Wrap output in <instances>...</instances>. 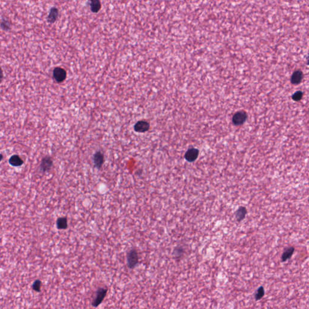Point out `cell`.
Returning a JSON list of instances; mask_svg holds the SVG:
<instances>
[{"label":"cell","mask_w":309,"mask_h":309,"mask_svg":"<svg viewBox=\"0 0 309 309\" xmlns=\"http://www.w3.org/2000/svg\"><path fill=\"white\" fill-rule=\"evenodd\" d=\"M248 114L245 110H240L234 114L232 117V123L236 126H240L245 123L247 120Z\"/></svg>","instance_id":"6da1fadb"},{"label":"cell","mask_w":309,"mask_h":309,"mask_svg":"<svg viewBox=\"0 0 309 309\" xmlns=\"http://www.w3.org/2000/svg\"><path fill=\"white\" fill-rule=\"evenodd\" d=\"M128 265L130 268H133L138 263V255L135 249H131L127 255Z\"/></svg>","instance_id":"7a4b0ae2"},{"label":"cell","mask_w":309,"mask_h":309,"mask_svg":"<svg viewBox=\"0 0 309 309\" xmlns=\"http://www.w3.org/2000/svg\"><path fill=\"white\" fill-rule=\"evenodd\" d=\"M53 77L58 83L63 82L66 79L67 72L62 68L56 67L53 70Z\"/></svg>","instance_id":"3957f363"},{"label":"cell","mask_w":309,"mask_h":309,"mask_svg":"<svg viewBox=\"0 0 309 309\" xmlns=\"http://www.w3.org/2000/svg\"><path fill=\"white\" fill-rule=\"evenodd\" d=\"M92 161L95 167H96L97 169H100L102 167L105 161L103 153L100 151L96 152L93 156Z\"/></svg>","instance_id":"277c9868"},{"label":"cell","mask_w":309,"mask_h":309,"mask_svg":"<svg viewBox=\"0 0 309 309\" xmlns=\"http://www.w3.org/2000/svg\"><path fill=\"white\" fill-rule=\"evenodd\" d=\"M53 160L49 156H46L44 157L40 162V170L42 172L49 171L53 166Z\"/></svg>","instance_id":"5b68a950"},{"label":"cell","mask_w":309,"mask_h":309,"mask_svg":"<svg viewBox=\"0 0 309 309\" xmlns=\"http://www.w3.org/2000/svg\"><path fill=\"white\" fill-rule=\"evenodd\" d=\"M149 123L145 120H140L134 126V130L138 133L146 132L149 130Z\"/></svg>","instance_id":"8992f818"},{"label":"cell","mask_w":309,"mask_h":309,"mask_svg":"<svg viewBox=\"0 0 309 309\" xmlns=\"http://www.w3.org/2000/svg\"><path fill=\"white\" fill-rule=\"evenodd\" d=\"M199 151L196 148H190L188 150L184 155L185 159L189 162H194L199 156Z\"/></svg>","instance_id":"52a82bcc"},{"label":"cell","mask_w":309,"mask_h":309,"mask_svg":"<svg viewBox=\"0 0 309 309\" xmlns=\"http://www.w3.org/2000/svg\"><path fill=\"white\" fill-rule=\"evenodd\" d=\"M106 292H107L106 289L100 288L99 289L97 292V294L94 298V300L92 302V306L94 307H97L105 297Z\"/></svg>","instance_id":"ba28073f"},{"label":"cell","mask_w":309,"mask_h":309,"mask_svg":"<svg viewBox=\"0 0 309 309\" xmlns=\"http://www.w3.org/2000/svg\"><path fill=\"white\" fill-rule=\"evenodd\" d=\"M304 78V74L302 71L298 70L295 71L290 77V83L293 85H298Z\"/></svg>","instance_id":"9c48e42d"},{"label":"cell","mask_w":309,"mask_h":309,"mask_svg":"<svg viewBox=\"0 0 309 309\" xmlns=\"http://www.w3.org/2000/svg\"><path fill=\"white\" fill-rule=\"evenodd\" d=\"M9 162L12 166L13 167H20L22 166L24 163L23 160L21 158L20 156L17 155H12L9 160Z\"/></svg>","instance_id":"30bf717a"},{"label":"cell","mask_w":309,"mask_h":309,"mask_svg":"<svg viewBox=\"0 0 309 309\" xmlns=\"http://www.w3.org/2000/svg\"><path fill=\"white\" fill-rule=\"evenodd\" d=\"M247 209L244 207H240L235 213V217L238 222H241L245 218Z\"/></svg>","instance_id":"8fae6325"},{"label":"cell","mask_w":309,"mask_h":309,"mask_svg":"<svg viewBox=\"0 0 309 309\" xmlns=\"http://www.w3.org/2000/svg\"><path fill=\"white\" fill-rule=\"evenodd\" d=\"M59 10L56 7H52L50 10L47 17V21L50 23H54L58 17Z\"/></svg>","instance_id":"7c38bea8"},{"label":"cell","mask_w":309,"mask_h":309,"mask_svg":"<svg viewBox=\"0 0 309 309\" xmlns=\"http://www.w3.org/2000/svg\"><path fill=\"white\" fill-rule=\"evenodd\" d=\"M56 227L58 229H66L68 227L67 219L64 217L58 218L56 220Z\"/></svg>","instance_id":"4fadbf2b"},{"label":"cell","mask_w":309,"mask_h":309,"mask_svg":"<svg viewBox=\"0 0 309 309\" xmlns=\"http://www.w3.org/2000/svg\"><path fill=\"white\" fill-rule=\"evenodd\" d=\"M294 251H295V248L293 247H289V248H286L284 252L283 253V255L281 257L282 261H285L289 259L292 257V255H293Z\"/></svg>","instance_id":"5bb4252c"},{"label":"cell","mask_w":309,"mask_h":309,"mask_svg":"<svg viewBox=\"0 0 309 309\" xmlns=\"http://www.w3.org/2000/svg\"><path fill=\"white\" fill-rule=\"evenodd\" d=\"M101 7V4L99 0H92L90 2V9L94 13H97L99 12Z\"/></svg>","instance_id":"9a60e30c"},{"label":"cell","mask_w":309,"mask_h":309,"mask_svg":"<svg viewBox=\"0 0 309 309\" xmlns=\"http://www.w3.org/2000/svg\"><path fill=\"white\" fill-rule=\"evenodd\" d=\"M303 92L301 91H297L292 96V99L293 101H298L302 99Z\"/></svg>","instance_id":"2e32d148"},{"label":"cell","mask_w":309,"mask_h":309,"mask_svg":"<svg viewBox=\"0 0 309 309\" xmlns=\"http://www.w3.org/2000/svg\"><path fill=\"white\" fill-rule=\"evenodd\" d=\"M265 295V290H264V288L263 287H260L259 289L257 290V292L255 293V298L256 300H259V299H261V298H263V297Z\"/></svg>","instance_id":"e0dca14e"},{"label":"cell","mask_w":309,"mask_h":309,"mask_svg":"<svg viewBox=\"0 0 309 309\" xmlns=\"http://www.w3.org/2000/svg\"><path fill=\"white\" fill-rule=\"evenodd\" d=\"M40 288H41V283H40V281L36 280V281H35V283H33V289L36 291H40Z\"/></svg>","instance_id":"ac0fdd59"},{"label":"cell","mask_w":309,"mask_h":309,"mask_svg":"<svg viewBox=\"0 0 309 309\" xmlns=\"http://www.w3.org/2000/svg\"><path fill=\"white\" fill-rule=\"evenodd\" d=\"M306 61H307V65H309V53L307 54V56H306Z\"/></svg>","instance_id":"d6986e66"},{"label":"cell","mask_w":309,"mask_h":309,"mask_svg":"<svg viewBox=\"0 0 309 309\" xmlns=\"http://www.w3.org/2000/svg\"><path fill=\"white\" fill-rule=\"evenodd\" d=\"M2 157H3L2 154H1V160H2Z\"/></svg>","instance_id":"ffe728a7"}]
</instances>
